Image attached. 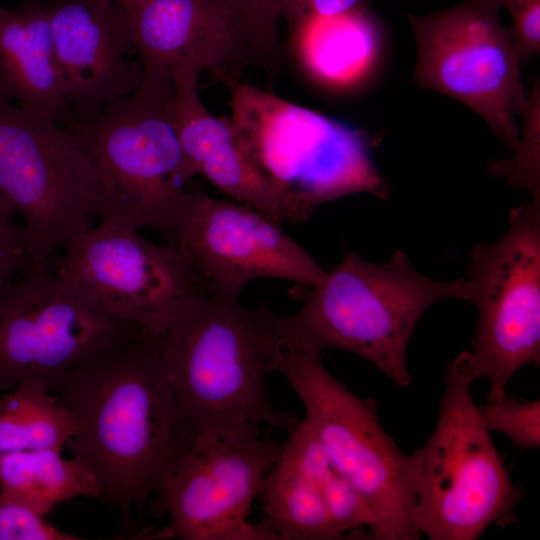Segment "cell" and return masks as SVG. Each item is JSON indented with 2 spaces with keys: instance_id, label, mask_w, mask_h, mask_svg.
I'll return each instance as SVG.
<instances>
[{
  "instance_id": "24",
  "label": "cell",
  "mask_w": 540,
  "mask_h": 540,
  "mask_svg": "<svg viewBox=\"0 0 540 540\" xmlns=\"http://www.w3.org/2000/svg\"><path fill=\"white\" fill-rule=\"evenodd\" d=\"M520 114L524 117L525 128L513 156L490 164L489 173L505 178L514 189H525L532 197H540L538 85L527 97Z\"/></svg>"
},
{
  "instance_id": "14",
  "label": "cell",
  "mask_w": 540,
  "mask_h": 540,
  "mask_svg": "<svg viewBox=\"0 0 540 540\" xmlns=\"http://www.w3.org/2000/svg\"><path fill=\"white\" fill-rule=\"evenodd\" d=\"M283 447L284 441L268 434L241 442L192 436L154 494L170 516L164 535L182 540H276L261 522L248 518Z\"/></svg>"
},
{
  "instance_id": "13",
  "label": "cell",
  "mask_w": 540,
  "mask_h": 540,
  "mask_svg": "<svg viewBox=\"0 0 540 540\" xmlns=\"http://www.w3.org/2000/svg\"><path fill=\"white\" fill-rule=\"evenodd\" d=\"M55 274L105 312L158 336L179 306L203 289L187 258L138 230L100 222L62 248Z\"/></svg>"
},
{
  "instance_id": "7",
  "label": "cell",
  "mask_w": 540,
  "mask_h": 540,
  "mask_svg": "<svg viewBox=\"0 0 540 540\" xmlns=\"http://www.w3.org/2000/svg\"><path fill=\"white\" fill-rule=\"evenodd\" d=\"M278 372L301 399L304 421L333 469L371 509L376 520L371 539H419L411 517L408 455L383 429L376 401L347 389L323 366L320 354L283 345Z\"/></svg>"
},
{
  "instance_id": "11",
  "label": "cell",
  "mask_w": 540,
  "mask_h": 540,
  "mask_svg": "<svg viewBox=\"0 0 540 540\" xmlns=\"http://www.w3.org/2000/svg\"><path fill=\"white\" fill-rule=\"evenodd\" d=\"M490 0H465L425 16L407 15L417 44L414 79L477 112L513 152L516 116L527 96L511 27Z\"/></svg>"
},
{
  "instance_id": "26",
  "label": "cell",
  "mask_w": 540,
  "mask_h": 540,
  "mask_svg": "<svg viewBox=\"0 0 540 540\" xmlns=\"http://www.w3.org/2000/svg\"><path fill=\"white\" fill-rule=\"evenodd\" d=\"M324 504L337 531L345 538L349 531L367 529L371 539L376 527L375 517L355 488L333 470L320 486Z\"/></svg>"
},
{
  "instance_id": "1",
  "label": "cell",
  "mask_w": 540,
  "mask_h": 540,
  "mask_svg": "<svg viewBox=\"0 0 540 540\" xmlns=\"http://www.w3.org/2000/svg\"><path fill=\"white\" fill-rule=\"evenodd\" d=\"M77 430L65 447L130 523L192 434L169 386L155 336L139 331L71 371L54 389Z\"/></svg>"
},
{
  "instance_id": "8",
  "label": "cell",
  "mask_w": 540,
  "mask_h": 540,
  "mask_svg": "<svg viewBox=\"0 0 540 540\" xmlns=\"http://www.w3.org/2000/svg\"><path fill=\"white\" fill-rule=\"evenodd\" d=\"M0 91V193L22 217L31 264L94 226L98 177L72 129Z\"/></svg>"
},
{
  "instance_id": "15",
  "label": "cell",
  "mask_w": 540,
  "mask_h": 540,
  "mask_svg": "<svg viewBox=\"0 0 540 540\" xmlns=\"http://www.w3.org/2000/svg\"><path fill=\"white\" fill-rule=\"evenodd\" d=\"M57 66L67 102L87 117L142 83L129 14L112 0H49Z\"/></svg>"
},
{
  "instance_id": "3",
  "label": "cell",
  "mask_w": 540,
  "mask_h": 540,
  "mask_svg": "<svg viewBox=\"0 0 540 540\" xmlns=\"http://www.w3.org/2000/svg\"><path fill=\"white\" fill-rule=\"evenodd\" d=\"M444 299L468 300L464 277L442 281L425 276L401 250L384 263L349 252L309 288L298 311L275 314V324L284 346L316 354L346 350L407 387L410 338L427 309Z\"/></svg>"
},
{
  "instance_id": "21",
  "label": "cell",
  "mask_w": 540,
  "mask_h": 540,
  "mask_svg": "<svg viewBox=\"0 0 540 540\" xmlns=\"http://www.w3.org/2000/svg\"><path fill=\"white\" fill-rule=\"evenodd\" d=\"M259 496L260 522L276 540L343 539L327 512L320 486L279 458Z\"/></svg>"
},
{
  "instance_id": "29",
  "label": "cell",
  "mask_w": 540,
  "mask_h": 540,
  "mask_svg": "<svg viewBox=\"0 0 540 540\" xmlns=\"http://www.w3.org/2000/svg\"><path fill=\"white\" fill-rule=\"evenodd\" d=\"M509 11L515 45L521 60L540 51V0H490Z\"/></svg>"
},
{
  "instance_id": "10",
  "label": "cell",
  "mask_w": 540,
  "mask_h": 540,
  "mask_svg": "<svg viewBox=\"0 0 540 540\" xmlns=\"http://www.w3.org/2000/svg\"><path fill=\"white\" fill-rule=\"evenodd\" d=\"M139 331L45 263L30 264L0 292V393L23 383L52 392L71 371Z\"/></svg>"
},
{
  "instance_id": "9",
  "label": "cell",
  "mask_w": 540,
  "mask_h": 540,
  "mask_svg": "<svg viewBox=\"0 0 540 540\" xmlns=\"http://www.w3.org/2000/svg\"><path fill=\"white\" fill-rule=\"evenodd\" d=\"M504 234L470 252L464 277L478 310L470 351L475 379L486 378V403L498 402L510 378L540 363V197L510 212Z\"/></svg>"
},
{
  "instance_id": "30",
  "label": "cell",
  "mask_w": 540,
  "mask_h": 540,
  "mask_svg": "<svg viewBox=\"0 0 540 540\" xmlns=\"http://www.w3.org/2000/svg\"><path fill=\"white\" fill-rule=\"evenodd\" d=\"M367 0H290L284 18L333 16L363 9Z\"/></svg>"
},
{
  "instance_id": "4",
  "label": "cell",
  "mask_w": 540,
  "mask_h": 540,
  "mask_svg": "<svg viewBox=\"0 0 540 540\" xmlns=\"http://www.w3.org/2000/svg\"><path fill=\"white\" fill-rule=\"evenodd\" d=\"M462 353L444 375L436 426L408 455L411 517L431 540H475L492 524L516 521L522 500L474 403Z\"/></svg>"
},
{
  "instance_id": "17",
  "label": "cell",
  "mask_w": 540,
  "mask_h": 540,
  "mask_svg": "<svg viewBox=\"0 0 540 540\" xmlns=\"http://www.w3.org/2000/svg\"><path fill=\"white\" fill-rule=\"evenodd\" d=\"M197 75L192 69L174 71L170 100L176 133L197 175L240 203L279 222L288 220L282 198L239 144L228 120L213 116L202 104Z\"/></svg>"
},
{
  "instance_id": "18",
  "label": "cell",
  "mask_w": 540,
  "mask_h": 540,
  "mask_svg": "<svg viewBox=\"0 0 540 540\" xmlns=\"http://www.w3.org/2000/svg\"><path fill=\"white\" fill-rule=\"evenodd\" d=\"M0 91L22 109L64 124L72 117L56 62L48 4L0 7Z\"/></svg>"
},
{
  "instance_id": "23",
  "label": "cell",
  "mask_w": 540,
  "mask_h": 540,
  "mask_svg": "<svg viewBox=\"0 0 540 540\" xmlns=\"http://www.w3.org/2000/svg\"><path fill=\"white\" fill-rule=\"evenodd\" d=\"M290 0H235L243 64L257 62L266 68L279 57L278 25Z\"/></svg>"
},
{
  "instance_id": "22",
  "label": "cell",
  "mask_w": 540,
  "mask_h": 540,
  "mask_svg": "<svg viewBox=\"0 0 540 540\" xmlns=\"http://www.w3.org/2000/svg\"><path fill=\"white\" fill-rule=\"evenodd\" d=\"M76 430L72 412L43 386L20 384L0 401V457L40 449L62 451Z\"/></svg>"
},
{
  "instance_id": "16",
  "label": "cell",
  "mask_w": 540,
  "mask_h": 540,
  "mask_svg": "<svg viewBox=\"0 0 540 540\" xmlns=\"http://www.w3.org/2000/svg\"><path fill=\"white\" fill-rule=\"evenodd\" d=\"M144 74L216 71L243 64L235 0H145L129 14Z\"/></svg>"
},
{
  "instance_id": "28",
  "label": "cell",
  "mask_w": 540,
  "mask_h": 540,
  "mask_svg": "<svg viewBox=\"0 0 540 540\" xmlns=\"http://www.w3.org/2000/svg\"><path fill=\"white\" fill-rule=\"evenodd\" d=\"M31 510L0 499V540H80Z\"/></svg>"
},
{
  "instance_id": "27",
  "label": "cell",
  "mask_w": 540,
  "mask_h": 540,
  "mask_svg": "<svg viewBox=\"0 0 540 540\" xmlns=\"http://www.w3.org/2000/svg\"><path fill=\"white\" fill-rule=\"evenodd\" d=\"M0 193V292L31 264L23 224Z\"/></svg>"
},
{
  "instance_id": "31",
  "label": "cell",
  "mask_w": 540,
  "mask_h": 540,
  "mask_svg": "<svg viewBox=\"0 0 540 540\" xmlns=\"http://www.w3.org/2000/svg\"><path fill=\"white\" fill-rule=\"evenodd\" d=\"M145 0H118V3L126 10L128 14L134 11Z\"/></svg>"
},
{
  "instance_id": "20",
  "label": "cell",
  "mask_w": 540,
  "mask_h": 540,
  "mask_svg": "<svg viewBox=\"0 0 540 540\" xmlns=\"http://www.w3.org/2000/svg\"><path fill=\"white\" fill-rule=\"evenodd\" d=\"M87 497L100 499L94 476L61 450L40 449L0 457V499L45 517L58 504Z\"/></svg>"
},
{
  "instance_id": "2",
  "label": "cell",
  "mask_w": 540,
  "mask_h": 540,
  "mask_svg": "<svg viewBox=\"0 0 540 540\" xmlns=\"http://www.w3.org/2000/svg\"><path fill=\"white\" fill-rule=\"evenodd\" d=\"M166 378L192 436L241 442L261 426L295 428L293 414L275 409L266 380L283 352L275 314L265 304L201 289L155 337Z\"/></svg>"
},
{
  "instance_id": "12",
  "label": "cell",
  "mask_w": 540,
  "mask_h": 540,
  "mask_svg": "<svg viewBox=\"0 0 540 540\" xmlns=\"http://www.w3.org/2000/svg\"><path fill=\"white\" fill-rule=\"evenodd\" d=\"M265 212L187 190L162 234L190 263L203 289L239 299L253 279L275 278L310 288L326 271Z\"/></svg>"
},
{
  "instance_id": "25",
  "label": "cell",
  "mask_w": 540,
  "mask_h": 540,
  "mask_svg": "<svg viewBox=\"0 0 540 540\" xmlns=\"http://www.w3.org/2000/svg\"><path fill=\"white\" fill-rule=\"evenodd\" d=\"M478 414L489 431L506 435L520 449L540 445V401H520L504 394L496 403L477 406Z\"/></svg>"
},
{
  "instance_id": "19",
  "label": "cell",
  "mask_w": 540,
  "mask_h": 540,
  "mask_svg": "<svg viewBox=\"0 0 540 540\" xmlns=\"http://www.w3.org/2000/svg\"><path fill=\"white\" fill-rule=\"evenodd\" d=\"M289 23L297 58L322 83H355L377 59L379 30L364 8L333 16H302Z\"/></svg>"
},
{
  "instance_id": "5",
  "label": "cell",
  "mask_w": 540,
  "mask_h": 540,
  "mask_svg": "<svg viewBox=\"0 0 540 540\" xmlns=\"http://www.w3.org/2000/svg\"><path fill=\"white\" fill-rule=\"evenodd\" d=\"M172 79L143 74L134 93L68 125L98 177V220L163 234L197 175L176 133Z\"/></svg>"
},
{
  "instance_id": "6",
  "label": "cell",
  "mask_w": 540,
  "mask_h": 540,
  "mask_svg": "<svg viewBox=\"0 0 540 540\" xmlns=\"http://www.w3.org/2000/svg\"><path fill=\"white\" fill-rule=\"evenodd\" d=\"M230 128L282 198L288 221L305 220L321 203L360 191L385 196L363 132L237 77Z\"/></svg>"
}]
</instances>
